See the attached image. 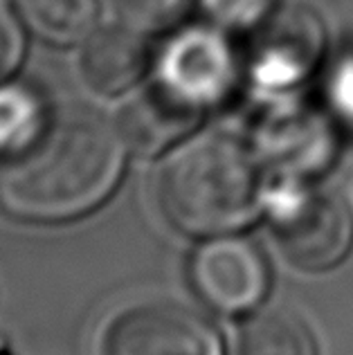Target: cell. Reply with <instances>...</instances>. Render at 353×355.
<instances>
[{"label":"cell","mask_w":353,"mask_h":355,"mask_svg":"<svg viewBox=\"0 0 353 355\" xmlns=\"http://www.w3.org/2000/svg\"><path fill=\"white\" fill-rule=\"evenodd\" d=\"M43 110L30 92L0 88V155L25 144L45 121Z\"/></svg>","instance_id":"12"},{"label":"cell","mask_w":353,"mask_h":355,"mask_svg":"<svg viewBox=\"0 0 353 355\" xmlns=\"http://www.w3.org/2000/svg\"><path fill=\"white\" fill-rule=\"evenodd\" d=\"M236 355H318V344L300 315L268 308L241 326Z\"/></svg>","instance_id":"10"},{"label":"cell","mask_w":353,"mask_h":355,"mask_svg":"<svg viewBox=\"0 0 353 355\" xmlns=\"http://www.w3.org/2000/svg\"><path fill=\"white\" fill-rule=\"evenodd\" d=\"M205 108V104L157 74L122 108L117 130L135 153L155 155L189 135Z\"/></svg>","instance_id":"6"},{"label":"cell","mask_w":353,"mask_h":355,"mask_svg":"<svg viewBox=\"0 0 353 355\" xmlns=\"http://www.w3.org/2000/svg\"><path fill=\"white\" fill-rule=\"evenodd\" d=\"M160 77L171 81L200 104H209L227 86L230 54L212 32H187L166 50Z\"/></svg>","instance_id":"8"},{"label":"cell","mask_w":353,"mask_h":355,"mask_svg":"<svg viewBox=\"0 0 353 355\" xmlns=\"http://www.w3.org/2000/svg\"><path fill=\"white\" fill-rule=\"evenodd\" d=\"M117 126L86 108L45 117L14 151L0 155V209L25 223H63L97 209L124 171Z\"/></svg>","instance_id":"1"},{"label":"cell","mask_w":353,"mask_h":355,"mask_svg":"<svg viewBox=\"0 0 353 355\" xmlns=\"http://www.w3.org/2000/svg\"><path fill=\"white\" fill-rule=\"evenodd\" d=\"M23 59V34L14 16L0 7V83L7 81Z\"/></svg>","instance_id":"15"},{"label":"cell","mask_w":353,"mask_h":355,"mask_svg":"<svg viewBox=\"0 0 353 355\" xmlns=\"http://www.w3.org/2000/svg\"><path fill=\"white\" fill-rule=\"evenodd\" d=\"M164 220L187 236L216 239L248 227L261 209V173L230 135L207 133L166 157L155 180Z\"/></svg>","instance_id":"2"},{"label":"cell","mask_w":353,"mask_h":355,"mask_svg":"<svg viewBox=\"0 0 353 355\" xmlns=\"http://www.w3.org/2000/svg\"><path fill=\"white\" fill-rule=\"evenodd\" d=\"M193 0H110L119 23L142 34H153L178 25Z\"/></svg>","instance_id":"13"},{"label":"cell","mask_w":353,"mask_h":355,"mask_svg":"<svg viewBox=\"0 0 353 355\" xmlns=\"http://www.w3.org/2000/svg\"><path fill=\"white\" fill-rule=\"evenodd\" d=\"M324 45V32L313 14L282 16L273 30V41L264 52V70L273 79H297L318 61Z\"/></svg>","instance_id":"9"},{"label":"cell","mask_w":353,"mask_h":355,"mask_svg":"<svg viewBox=\"0 0 353 355\" xmlns=\"http://www.w3.org/2000/svg\"><path fill=\"white\" fill-rule=\"evenodd\" d=\"M189 282L203 304L223 315H239L266 299L270 270L255 243L216 236L191 254Z\"/></svg>","instance_id":"5"},{"label":"cell","mask_w":353,"mask_h":355,"mask_svg":"<svg viewBox=\"0 0 353 355\" xmlns=\"http://www.w3.org/2000/svg\"><path fill=\"white\" fill-rule=\"evenodd\" d=\"M79 45V77L97 95H122L144 77L148 50L144 34L133 27L119 21L97 27Z\"/></svg>","instance_id":"7"},{"label":"cell","mask_w":353,"mask_h":355,"mask_svg":"<svg viewBox=\"0 0 353 355\" xmlns=\"http://www.w3.org/2000/svg\"><path fill=\"white\" fill-rule=\"evenodd\" d=\"M101 355H223L216 329L200 313L173 302L137 304L110 320Z\"/></svg>","instance_id":"4"},{"label":"cell","mask_w":353,"mask_h":355,"mask_svg":"<svg viewBox=\"0 0 353 355\" xmlns=\"http://www.w3.org/2000/svg\"><path fill=\"white\" fill-rule=\"evenodd\" d=\"M25 27L52 45H77L95 30L97 0H14Z\"/></svg>","instance_id":"11"},{"label":"cell","mask_w":353,"mask_h":355,"mask_svg":"<svg viewBox=\"0 0 353 355\" xmlns=\"http://www.w3.org/2000/svg\"><path fill=\"white\" fill-rule=\"evenodd\" d=\"M270 230L284 259L304 272H327L353 248V216L336 193L291 187L270 198Z\"/></svg>","instance_id":"3"},{"label":"cell","mask_w":353,"mask_h":355,"mask_svg":"<svg viewBox=\"0 0 353 355\" xmlns=\"http://www.w3.org/2000/svg\"><path fill=\"white\" fill-rule=\"evenodd\" d=\"M273 0H203L214 21L227 27H248L270 12Z\"/></svg>","instance_id":"14"}]
</instances>
